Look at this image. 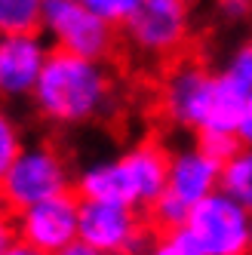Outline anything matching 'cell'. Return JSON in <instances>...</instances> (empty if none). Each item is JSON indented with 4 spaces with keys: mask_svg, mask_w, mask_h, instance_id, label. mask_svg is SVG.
Wrapping results in <instances>:
<instances>
[{
    "mask_svg": "<svg viewBox=\"0 0 252 255\" xmlns=\"http://www.w3.org/2000/svg\"><path fill=\"white\" fill-rule=\"evenodd\" d=\"M246 93L222 71L215 74L200 59L175 56L163 68L154 89L157 114L175 129L194 135H234V123Z\"/></svg>",
    "mask_w": 252,
    "mask_h": 255,
    "instance_id": "obj_1",
    "label": "cell"
},
{
    "mask_svg": "<svg viewBox=\"0 0 252 255\" xmlns=\"http://www.w3.org/2000/svg\"><path fill=\"white\" fill-rule=\"evenodd\" d=\"M117 80L108 71V62L49 49L31 102L46 123L74 129L108 120L117 111Z\"/></svg>",
    "mask_w": 252,
    "mask_h": 255,
    "instance_id": "obj_2",
    "label": "cell"
},
{
    "mask_svg": "<svg viewBox=\"0 0 252 255\" xmlns=\"http://www.w3.org/2000/svg\"><path fill=\"white\" fill-rule=\"evenodd\" d=\"M169 151L157 138H141L117 157L96 160L74 178V194L83 200H114L145 212L166 185Z\"/></svg>",
    "mask_w": 252,
    "mask_h": 255,
    "instance_id": "obj_3",
    "label": "cell"
},
{
    "mask_svg": "<svg viewBox=\"0 0 252 255\" xmlns=\"http://www.w3.org/2000/svg\"><path fill=\"white\" fill-rule=\"evenodd\" d=\"M74 185L68 157L52 141H34L25 144L12 157L0 178V203L6 212H19L31 203H40L56 194H65Z\"/></svg>",
    "mask_w": 252,
    "mask_h": 255,
    "instance_id": "obj_4",
    "label": "cell"
},
{
    "mask_svg": "<svg viewBox=\"0 0 252 255\" xmlns=\"http://www.w3.org/2000/svg\"><path fill=\"white\" fill-rule=\"evenodd\" d=\"M219 178H222V160L206 154L200 144L169 151L166 185L160 191V197L145 209L151 215V231L182 225L188 218V209L197 200L219 188Z\"/></svg>",
    "mask_w": 252,
    "mask_h": 255,
    "instance_id": "obj_5",
    "label": "cell"
},
{
    "mask_svg": "<svg viewBox=\"0 0 252 255\" xmlns=\"http://www.w3.org/2000/svg\"><path fill=\"white\" fill-rule=\"evenodd\" d=\"M154 234V231H151ZM148 225L138 209L114 200H83L77 206V243L71 255H126L148 249Z\"/></svg>",
    "mask_w": 252,
    "mask_h": 255,
    "instance_id": "obj_6",
    "label": "cell"
},
{
    "mask_svg": "<svg viewBox=\"0 0 252 255\" xmlns=\"http://www.w3.org/2000/svg\"><path fill=\"white\" fill-rule=\"evenodd\" d=\"M194 31L191 0H138L126 19L123 34L132 52L148 62H169L182 56Z\"/></svg>",
    "mask_w": 252,
    "mask_h": 255,
    "instance_id": "obj_7",
    "label": "cell"
},
{
    "mask_svg": "<svg viewBox=\"0 0 252 255\" xmlns=\"http://www.w3.org/2000/svg\"><path fill=\"white\" fill-rule=\"evenodd\" d=\"M52 49H65L74 56L108 62L117 49V28L108 25L83 0H46L43 25Z\"/></svg>",
    "mask_w": 252,
    "mask_h": 255,
    "instance_id": "obj_8",
    "label": "cell"
},
{
    "mask_svg": "<svg viewBox=\"0 0 252 255\" xmlns=\"http://www.w3.org/2000/svg\"><path fill=\"white\" fill-rule=\"evenodd\" d=\"M77 206L80 197L74 191H65L12 212L15 240H19L15 252H31V255L68 252L77 243Z\"/></svg>",
    "mask_w": 252,
    "mask_h": 255,
    "instance_id": "obj_9",
    "label": "cell"
},
{
    "mask_svg": "<svg viewBox=\"0 0 252 255\" xmlns=\"http://www.w3.org/2000/svg\"><path fill=\"white\" fill-rule=\"evenodd\" d=\"M252 212L222 188L209 191L188 209L185 225L200 240L203 255H246Z\"/></svg>",
    "mask_w": 252,
    "mask_h": 255,
    "instance_id": "obj_10",
    "label": "cell"
},
{
    "mask_svg": "<svg viewBox=\"0 0 252 255\" xmlns=\"http://www.w3.org/2000/svg\"><path fill=\"white\" fill-rule=\"evenodd\" d=\"M46 56L49 43L40 37V31L3 34L0 37V99L3 102L31 99Z\"/></svg>",
    "mask_w": 252,
    "mask_h": 255,
    "instance_id": "obj_11",
    "label": "cell"
},
{
    "mask_svg": "<svg viewBox=\"0 0 252 255\" xmlns=\"http://www.w3.org/2000/svg\"><path fill=\"white\" fill-rule=\"evenodd\" d=\"M219 188L252 212V148L249 144H237V151L222 163Z\"/></svg>",
    "mask_w": 252,
    "mask_h": 255,
    "instance_id": "obj_12",
    "label": "cell"
},
{
    "mask_svg": "<svg viewBox=\"0 0 252 255\" xmlns=\"http://www.w3.org/2000/svg\"><path fill=\"white\" fill-rule=\"evenodd\" d=\"M43 9L46 0H0V37L40 31Z\"/></svg>",
    "mask_w": 252,
    "mask_h": 255,
    "instance_id": "obj_13",
    "label": "cell"
},
{
    "mask_svg": "<svg viewBox=\"0 0 252 255\" xmlns=\"http://www.w3.org/2000/svg\"><path fill=\"white\" fill-rule=\"evenodd\" d=\"M151 249L160 252V255H203L200 249V240L191 234V228L182 222V225H172V228H160L151 234Z\"/></svg>",
    "mask_w": 252,
    "mask_h": 255,
    "instance_id": "obj_14",
    "label": "cell"
},
{
    "mask_svg": "<svg viewBox=\"0 0 252 255\" xmlns=\"http://www.w3.org/2000/svg\"><path fill=\"white\" fill-rule=\"evenodd\" d=\"M22 141L25 138H22V129H19V123H15V117L0 105V178H3V172L12 163V157L19 154Z\"/></svg>",
    "mask_w": 252,
    "mask_h": 255,
    "instance_id": "obj_15",
    "label": "cell"
},
{
    "mask_svg": "<svg viewBox=\"0 0 252 255\" xmlns=\"http://www.w3.org/2000/svg\"><path fill=\"white\" fill-rule=\"evenodd\" d=\"M222 74L231 80V83H237L243 93L249 96L252 93V37L234 49V56L228 59V65L222 68Z\"/></svg>",
    "mask_w": 252,
    "mask_h": 255,
    "instance_id": "obj_16",
    "label": "cell"
},
{
    "mask_svg": "<svg viewBox=\"0 0 252 255\" xmlns=\"http://www.w3.org/2000/svg\"><path fill=\"white\" fill-rule=\"evenodd\" d=\"M83 3L93 9V12H99L108 25L123 28L126 19L132 15V9L138 6V0H83Z\"/></svg>",
    "mask_w": 252,
    "mask_h": 255,
    "instance_id": "obj_17",
    "label": "cell"
},
{
    "mask_svg": "<svg viewBox=\"0 0 252 255\" xmlns=\"http://www.w3.org/2000/svg\"><path fill=\"white\" fill-rule=\"evenodd\" d=\"M197 144H200L206 154H212L215 160H222V163L237 151V138H234V135H222V132H215V135H197Z\"/></svg>",
    "mask_w": 252,
    "mask_h": 255,
    "instance_id": "obj_18",
    "label": "cell"
},
{
    "mask_svg": "<svg viewBox=\"0 0 252 255\" xmlns=\"http://www.w3.org/2000/svg\"><path fill=\"white\" fill-rule=\"evenodd\" d=\"M219 15L231 25L252 19V0H219Z\"/></svg>",
    "mask_w": 252,
    "mask_h": 255,
    "instance_id": "obj_19",
    "label": "cell"
},
{
    "mask_svg": "<svg viewBox=\"0 0 252 255\" xmlns=\"http://www.w3.org/2000/svg\"><path fill=\"white\" fill-rule=\"evenodd\" d=\"M234 138H237V144H249L252 148V93L243 99L237 123H234Z\"/></svg>",
    "mask_w": 252,
    "mask_h": 255,
    "instance_id": "obj_20",
    "label": "cell"
},
{
    "mask_svg": "<svg viewBox=\"0 0 252 255\" xmlns=\"http://www.w3.org/2000/svg\"><path fill=\"white\" fill-rule=\"evenodd\" d=\"M19 249V240H15V222L12 212L0 209V255H12Z\"/></svg>",
    "mask_w": 252,
    "mask_h": 255,
    "instance_id": "obj_21",
    "label": "cell"
},
{
    "mask_svg": "<svg viewBox=\"0 0 252 255\" xmlns=\"http://www.w3.org/2000/svg\"><path fill=\"white\" fill-rule=\"evenodd\" d=\"M249 252H252V218H249Z\"/></svg>",
    "mask_w": 252,
    "mask_h": 255,
    "instance_id": "obj_22",
    "label": "cell"
},
{
    "mask_svg": "<svg viewBox=\"0 0 252 255\" xmlns=\"http://www.w3.org/2000/svg\"><path fill=\"white\" fill-rule=\"evenodd\" d=\"M0 209H3V203H0Z\"/></svg>",
    "mask_w": 252,
    "mask_h": 255,
    "instance_id": "obj_23",
    "label": "cell"
}]
</instances>
